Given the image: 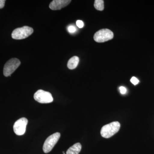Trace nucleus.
<instances>
[{"label":"nucleus","mask_w":154,"mask_h":154,"mask_svg":"<svg viewBox=\"0 0 154 154\" xmlns=\"http://www.w3.org/2000/svg\"><path fill=\"white\" fill-rule=\"evenodd\" d=\"M104 2L103 0H96L94 2V7L98 11H103L104 9Z\"/></svg>","instance_id":"9b49d317"},{"label":"nucleus","mask_w":154,"mask_h":154,"mask_svg":"<svg viewBox=\"0 0 154 154\" xmlns=\"http://www.w3.org/2000/svg\"><path fill=\"white\" fill-rule=\"evenodd\" d=\"M130 81L134 85H137L139 82V80L137 78H136L135 77H132V78L131 79Z\"/></svg>","instance_id":"f8f14e48"},{"label":"nucleus","mask_w":154,"mask_h":154,"mask_svg":"<svg viewBox=\"0 0 154 154\" xmlns=\"http://www.w3.org/2000/svg\"><path fill=\"white\" fill-rule=\"evenodd\" d=\"M33 32V28L28 26H25L22 28L15 29L12 33V37L14 39H22L28 37Z\"/></svg>","instance_id":"f03ea898"},{"label":"nucleus","mask_w":154,"mask_h":154,"mask_svg":"<svg viewBox=\"0 0 154 154\" xmlns=\"http://www.w3.org/2000/svg\"><path fill=\"white\" fill-rule=\"evenodd\" d=\"M76 25L79 28H82L84 27V22L81 20H78L76 22Z\"/></svg>","instance_id":"4468645a"},{"label":"nucleus","mask_w":154,"mask_h":154,"mask_svg":"<svg viewBox=\"0 0 154 154\" xmlns=\"http://www.w3.org/2000/svg\"><path fill=\"white\" fill-rule=\"evenodd\" d=\"M68 30L70 33H74L76 31L75 27L72 25H71V26H69L68 28Z\"/></svg>","instance_id":"ddd939ff"},{"label":"nucleus","mask_w":154,"mask_h":154,"mask_svg":"<svg viewBox=\"0 0 154 154\" xmlns=\"http://www.w3.org/2000/svg\"><path fill=\"white\" fill-rule=\"evenodd\" d=\"M60 137V134L56 132L50 136L45 141L43 146V150L45 153L51 151L57 143Z\"/></svg>","instance_id":"39448f33"},{"label":"nucleus","mask_w":154,"mask_h":154,"mask_svg":"<svg viewBox=\"0 0 154 154\" xmlns=\"http://www.w3.org/2000/svg\"><path fill=\"white\" fill-rule=\"evenodd\" d=\"M79 62V59L77 56L71 58L68 62L67 67L70 69H74L77 67Z\"/></svg>","instance_id":"9d476101"},{"label":"nucleus","mask_w":154,"mask_h":154,"mask_svg":"<svg viewBox=\"0 0 154 154\" xmlns=\"http://www.w3.org/2000/svg\"><path fill=\"white\" fill-rule=\"evenodd\" d=\"M120 124L118 122H113L102 127L101 134L103 137L109 138L117 133L120 129Z\"/></svg>","instance_id":"f257e3e1"},{"label":"nucleus","mask_w":154,"mask_h":154,"mask_svg":"<svg viewBox=\"0 0 154 154\" xmlns=\"http://www.w3.org/2000/svg\"><path fill=\"white\" fill-rule=\"evenodd\" d=\"M71 0H54L49 5L50 8L54 11L60 10L68 5Z\"/></svg>","instance_id":"6e6552de"},{"label":"nucleus","mask_w":154,"mask_h":154,"mask_svg":"<svg viewBox=\"0 0 154 154\" xmlns=\"http://www.w3.org/2000/svg\"><path fill=\"white\" fill-rule=\"evenodd\" d=\"M28 120L25 118H22L15 122L14 125V132L17 135H22L25 133Z\"/></svg>","instance_id":"0eeeda50"},{"label":"nucleus","mask_w":154,"mask_h":154,"mask_svg":"<svg viewBox=\"0 0 154 154\" xmlns=\"http://www.w3.org/2000/svg\"><path fill=\"white\" fill-rule=\"evenodd\" d=\"M63 154H65L64 152H63Z\"/></svg>","instance_id":"f3484780"},{"label":"nucleus","mask_w":154,"mask_h":154,"mask_svg":"<svg viewBox=\"0 0 154 154\" xmlns=\"http://www.w3.org/2000/svg\"><path fill=\"white\" fill-rule=\"evenodd\" d=\"M5 2V0H0V9H2L4 8Z\"/></svg>","instance_id":"dca6fc26"},{"label":"nucleus","mask_w":154,"mask_h":154,"mask_svg":"<svg viewBox=\"0 0 154 154\" xmlns=\"http://www.w3.org/2000/svg\"><path fill=\"white\" fill-rule=\"evenodd\" d=\"M82 145L78 143L75 144L67 150L66 154H79L82 149Z\"/></svg>","instance_id":"1a4fd4ad"},{"label":"nucleus","mask_w":154,"mask_h":154,"mask_svg":"<svg viewBox=\"0 0 154 154\" xmlns=\"http://www.w3.org/2000/svg\"><path fill=\"white\" fill-rule=\"evenodd\" d=\"M21 64V62L18 59L14 58L11 59L8 61L4 66V75L5 77H8L13 74L19 66Z\"/></svg>","instance_id":"20e7f679"},{"label":"nucleus","mask_w":154,"mask_h":154,"mask_svg":"<svg viewBox=\"0 0 154 154\" xmlns=\"http://www.w3.org/2000/svg\"><path fill=\"white\" fill-rule=\"evenodd\" d=\"M119 90H120V93L122 94H126L127 90L126 88L124 87H120L119 88Z\"/></svg>","instance_id":"2eb2a0df"},{"label":"nucleus","mask_w":154,"mask_h":154,"mask_svg":"<svg viewBox=\"0 0 154 154\" xmlns=\"http://www.w3.org/2000/svg\"><path fill=\"white\" fill-rule=\"evenodd\" d=\"M113 38V33L108 29H103L96 32L94 35V39L96 42H104L111 40Z\"/></svg>","instance_id":"7ed1b4c3"},{"label":"nucleus","mask_w":154,"mask_h":154,"mask_svg":"<svg viewBox=\"0 0 154 154\" xmlns=\"http://www.w3.org/2000/svg\"><path fill=\"white\" fill-rule=\"evenodd\" d=\"M34 99L36 101L42 104L52 102L53 98L49 92L39 90L36 91L34 95Z\"/></svg>","instance_id":"423d86ee"}]
</instances>
